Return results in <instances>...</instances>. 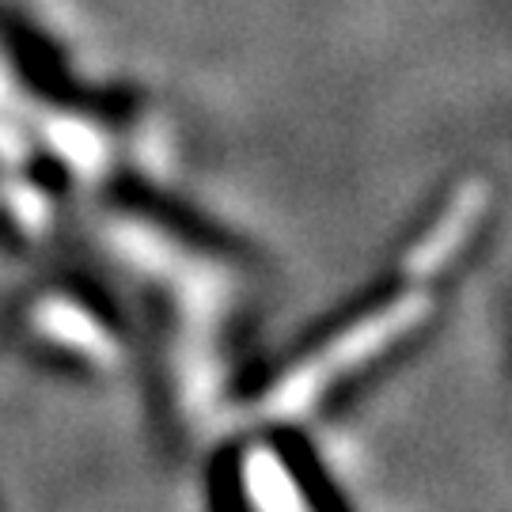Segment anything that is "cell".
Returning a JSON list of instances; mask_svg holds the SVG:
<instances>
[{"mask_svg": "<svg viewBox=\"0 0 512 512\" xmlns=\"http://www.w3.org/2000/svg\"><path fill=\"white\" fill-rule=\"evenodd\" d=\"M482 213H486V186L467 183L456 198H452V205L440 213L437 224L425 232V239L406 255V262H403L406 274L418 277V281L421 277L440 274V270L459 255V247L467 243V236L475 232V224L482 220Z\"/></svg>", "mask_w": 512, "mask_h": 512, "instance_id": "obj_4", "label": "cell"}, {"mask_svg": "<svg viewBox=\"0 0 512 512\" xmlns=\"http://www.w3.org/2000/svg\"><path fill=\"white\" fill-rule=\"evenodd\" d=\"M0 209L27 239H46L54 228V198L27 175H0Z\"/></svg>", "mask_w": 512, "mask_h": 512, "instance_id": "obj_6", "label": "cell"}, {"mask_svg": "<svg viewBox=\"0 0 512 512\" xmlns=\"http://www.w3.org/2000/svg\"><path fill=\"white\" fill-rule=\"evenodd\" d=\"M31 327H35L38 338L54 342V346L76 353L80 361L103 368V372H114L122 365V342L114 338V330L95 315L92 308H84L73 296H38L35 308H31Z\"/></svg>", "mask_w": 512, "mask_h": 512, "instance_id": "obj_2", "label": "cell"}, {"mask_svg": "<svg viewBox=\"0 0 512 512\" xmlns=\"http://www.w3.org/2000/svg\"><path fill=\"white\" fill-rule=\"evenodd\" d=\"M42 145L73 171L80 183H99L110 171V137L107 129L69 110H46L35 118Z\"/></svg>", "mask_w": 512, "mask_h": 512, "instance_id": "obj_3", "label": "cell"}, {"mask_svg": "<svg viewBox=\"0 0 512 512\" xmlns=\"http://www.w3.org/2000/svg\"><path fill=\"white\" fill-rule=\"evenodd\" d=\"M0 107H19L16 76H12V69H8L4 57H0Z\"/></svg>", "mask_w": 512, "mask_h": 512, "instance_id": "obj_8", "label": "cell"}, {"mask_svg": "<svg viewBox=\"0 0 512 512\" xmlns=\"http://www.w3.org/2000/svg\"><path fill=\"white\" fill-rule=\"evenodd\" d=\"M27 160V137L19 133L4 114H0V164L4 167H19Z\"/></svg>", "mask_w": 512, "mask_h": 512, "instance_id": "obj_7", "label": "cell"}, {"mask_svg": "<svg viewBox=\"0 0 512 512\" xmlns=\"http://www.w3.org/2000/svg\"><path fill=\"white\" fill-rule=\"evenodd\" d=\"M243 486L258 509H304L308 501L274 448H251L243 459Z\"/></svg>", "mask_w": 512, "mask_h": 512, "instance_id": "obj_5", "label": "cell"}, {"mask_svg": "<svg viewBox=\"0 0 512 512\" xmlns=\"http://www.w3.org/2000/svg\"><path fill=\"white\" fill-rule=\"evenodd\" d=\"M425 315H429V296L425 293H406L395 304L372 311L357 327H349L346 334L330 338L323 349H315L304 365L285 372L270 387V395L258 403V414L274 421H289L308 414L334 380H342L346 372L361 368L376 353H384L387 346H395L403 334H410V330L418 327Z\"/></svg>", "mask_w": 512, "mask_h": 512, "instance_id": "obj_1", "label": "cell"}]
</instances>
